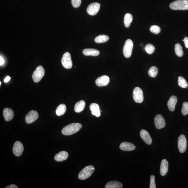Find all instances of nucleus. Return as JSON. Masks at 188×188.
Instances as JSON below:
<instances>
[{"label":"nucleus","instance_id":"nucleus-1","mask_svg":"<svg viewBox=\"0 0 188 188\" xmlns=\"http://www.w3.org/2000/svg\"><path fill=\"white\" fill-rule=\"evenodd\" d=\"M82 127V125L79 123H73L68 125L63 128L62 133L64 135L70 136L78 132Z\"/></svg>","mask_w":188,"mask_h":188},{"label":"nucleus","instance_id":"nucleus-2","mask_svg":"<svg viewBox=\"0 0 188 188\" xmlns=\"http://www.w3.org/2000/svg\"><path fill=\"white\" fill-rule=\"evenodd\" d=\"M170 7L173 10H188L187 0H178L172 2L170 4Z\"/></svg>","mask_w":188,"mask_h":188},{"label":"nucleus","instance_id":"nucleus-3","mask_svg":"<svg viewBox=\"0 0 188 188\" xmlns=\"http://www.w3.org/2000/svg\"><path fill=\"white\" fill-rule=\"evenodd\" d=\"M95 170V169L93 166H86L79 173L78 178L81 180H84L88 178L93 174Z\"/></svg>","mask_w":188,"mask_h":188},{"label":"nucleus","instance_id":"nucleus-4","mask_svg":"<svg viewBox=\"0 0 188 188\" xmlns=\"http://www.w3.org/2000/svg\"><path fill=\"white\" fill-rule=\"evenodd\" d=\"M45 70L42 66H40L36 68L33 72L32 78L35 83L39 82L44 76Z\"/></svg>","mask_w":188,"mask_h":188},{"label":"nucleus","instance_id":"nucleus-5","mask_svg":"<svg viewBox=\"0 0 188 188\" xmlns=\"http://www.w3.org/2000/svg\"><path fill=\"white\" fill-rule=\"evenodd\" d=\"M134 46L133 43L130 39L126 40L123 48V54L126 58L131 57Z\"/></svg>","mask_w":188,"mask_h":188},{"label":"nucleus","instance_id":"nucleus-6","mask_svg":"<svg viewBox=\"0 0 188 188\" xmlns=\"http://www.w3.org/2000/svg\"><path fill=\"white\" fill-rule=\"evenodd\" d=\"M61 63L66 69H70L72 66L71 55L68 52H66L63 55L61 59Z\"/></svg>","mask_w":188,"mask_h":188},{"label":"nucleus","instance_id":"nucleus-7","mask_svg":"<svg viewBox=\"0 0 188 188\" xmlns=\"http://www.w3.org/2000/svg\"><path fill=\"white\" fill-rule=\"evenodd\" d=\"M133 97L134 101L137 103H142L144 100V95L142 90L139 87H135L134 90Z\"/></svg>","mask_w":188,"mask_h":188},{"label":"nucleus","instance_id":"nucleus-8","mask_svg":"<svg viewBox=\"0 0 188 188\" xmlns=\"http://www.w3.org/2000/svg\"><path fill=\"white\" fill-rule=\"evenodd\" d=\"M178 147L179 152L181 153H184L186 150L187 140L184 134H181L178 138Z\"/></svg>","mask_w":188,"mask_h":188},{"label":"nucleus","instance_id":"nucleus-9","mask_svg":"<svg viewBox=\"0 0 188 188\" xmlns=\"http://www.w3.org/2000/svg\"><path fill=\"white\" fill-rule=\"evenodd\" d=\"M23 151L24 147L22 143L19 141H16L14 143L13 148V151L16 156H20L22 154Z\"/></svg>","mask_w":188,"mask_h":188},{"label":"nucleus","instance_id":"nucleus-10","mask_svg":"<svg viewBox=\"0 0 188 188\" xmlns=\"http://www.w3.org/2000/svg\"><path fill=\"white\" fill-rule=\"evenodd\" d=\"M100 5L98 3H93L90 4L87 8V13L91 16H95L99 12Z\"/></svg>","mask_w":188,"mask_h":188},{"label":"nucleus","instance_id":"nucleus-11","mask_svg":"<svg viewBox=\"0 0 188 188\" xmlns=\"http://www.w3.org/2000/svg\"><path fill=\"white\" fill-rule=\"evenodd\" d=\"M154 123L156 128L160 129L165 127L166 123L165 119L161 115L158 114L155 116Z\"/></svg>","mask_w":188,"mask_h":188},{"label":"nucleus","instance_id":"nucleus-12","mask_svg":"<svg viewBox=\"0 0 188 188\" xmlns=\"http://www.w3.org/2000/svg\"><path fill=\"white\" fill-rule=\"evenodd\" d=\"M39 115L38 113L35 110L29 112L25 117V121L27 124H31L35 122L38 118Z\"/></svg>","mask_w":188,"mask_h":188},{"label":"nucleus","instance_id":"nucleus-13","mask_svg":"<svg viewBox=\"0 0 188 188\" xmlns=\"http://www.w3.org/2000/svg\"><path fill=\"white\" fill-rule=\"evenodd\" d=\"M110 81V78L106 75H103L98 78L95 81L96 85L98 87H101L106 86Z\"/></svg>","mask_w":188,"mask_h":188},{"label":"nucleus","instance_id":"nucleus-14","mask_svg":"<svg viewBox=\"0 0 188 188\" xmlns=\"http://www.w3.org/2000/svg\"><path fill=\"white\" fill-rule=\"evenodd\" d=\"M141 138L146 144L150 145L152 142V139L148 132L145 130H142L140 132Z\"/></svg>","mask_w":188,"mask_h":188},{"label":"nucleus","instance_id":"nucleus-15","mask_svg":"<svg viewBox=\"0 0 188 188\" xmlns=\"http://www.w3.org/2000/svg\"><path fill=\"white\" fill-rule=\"evenodd\" d=\"M119 148L123 151H130L134 150L136 149V146L131 143L125 142L121 143Z\"/></svg>","mask_w":188,"mask_h":188},{"label":"nucleus","instance_id":"nucleus-16","mask_svg":"<svg viewBox=\"0 0 188 188\" xmlns=\"http://www.w3.org/2000/svg\"><path fill=\"white\" fill-rule=\"evenodd\" d=\"M3 114L4 119L6 121L11 120L14 116V113L11 109L5 108L4 109Z\"/></svg>","mask_w":188,"mask_h":188},{"label":"nucleus","instance_id":"nucleus-17","mask_svg":"<svg viewBox=\"0 0 188 188\" xmlns=\"http://www.w3.org/2000/svg\"><path fill=\"white\" fill-rule=\"evenodd\" d=\"M169 163L166 159L162 160L160 168V173L162 176H164L167 174L168 170Z\"/></svg>","mask_w":188,"mask_h":188},{"label":"nucleus","instance_id":"nucleus-18","mask_svg":"<svg viewBox=\"0 0 188 188\" xmlns=\"http://www.w3.org/2000/svg\"><path fill=\"white\" fill-rule=\"evenodd\" d=\"M177 102V98L176 96H172L169 100L167 105L169 109L171 112L174 111Z\"/></svg>","mask_w":188,"mask_h":188},{"label":"nucleus","instance_id":"nucleus-19","mask_svg":"<svg viewBox=\"0 0 188 188\" xmlns=\"http://www.w3.org/2000/svg\"><path fill=\"white\" fill-rule=\"evenodd\" d=\"M68 157V154L66 151H61L55 156L54 159L57 162L65 161Z\"/></svg>","mask_w":188,"mask_h":188},{"label":"nucleus","instance_id":"nucleus-20","mask_svg":"<svg viewBox=\"0 0 188 188\" xmlns=\"http://www.w3.org/2000/svg\"><path fill=\"white\" fill-rule=\"evenodd\" d=\"M83 53L86 56H97L100 54L99 51L93 48L84 49L83 51Z\"/></svg>","mask_w":188,"mask_h":188},{"label":"nucleus","instance_id":"nucleus-21","mask_svg":"<svg viewBox=\"0 0 188 188\" xmlns=\"http://www.w3.org/2000/svg\"><path fill=\"white\" fill-rule=\"evenodd\" d=\"M90 108L92 112V114L99 117L100 115V111L99 105L97 104L92 103L90 106Z\"/></svg>","mask_w":188,"mask_h":188},{"label":"nucleus","instance_id":"nucleus-22","mask_svg":"<svg viewBox=\"0 0 188 188\" xmlns=\"http://www.w3.org/2000/svg\"><path fill=\"white\" fill-rule=\"evenodd\" d=\"M122 187V184L116 181H109L105 186L106 188H121Z\"/></svg>","mask_w":188,"mask_h":188},{"label":"nucleus","instance_id":"nucleus-23","mask_svg":"<svg viewBox=\"0 0 188 188\" xmlns=\"http://www.w3.org/2000/svg\"><path fill=\"white\" fill-rule=\"evenodd\" d=\"M85 103L83 100H81L76 103L74 107V110L76 113H80L84 109Z\"/></svg>","mask_w":188,"mask_h":188},{"label":"nucleus","instance_id":"nucleus-24","mask_svg":"<svg viewBox=\"0 0 188 188\" xmlns=\"http://www.w3.org/2000/svg\"><path fill=\"white\" fill-rule=\"evenodd\" d=\"M133 20V16L131 14H126L124 19V23L126 27L128 28L130 26L131 23Z\"/></svg>","mask_w":188,"mask_h":188},{"label":"nucleus","instance_id":"nucleus-25","mask_svg":"<svg viewBox=\"0 0 188 188\" xmlns=\"http://www.w3.org/2000/svg\"><path fill=\"white\" fill-rule=\"evenodd\" d=\"M109 40V37L106 35H100L97 36L95 38V41L97 43H104L108 41Z\"/></svg>","mask_w":188,"mask_h":188},{"label":"nucleus","instance_id":"nucleus-26","mask_svg":"<svg viewBox=\"0 0 188 188\" xmlns=\"http://www.w3.org/2000/svg\"><path fill=\"white\" fill-rule=\"evenodd\" d=\"M66 110V106L65 104H61L57 107L56 110V114L58 116H61L65 114Z\"/></svg>","mask_w":188,"mask_h":188},{"label":"nucleus","instance_id":"nucleus-27","mask_svg":"<svg viewBox=\"0 0 188 188\" xmlns=\"http://www.w3.org/2000/svg\"><path fill=\"white\" fill-rule=\"evenodd\" d=\"M175 51L177 56L181 57L183 56L184 52L182 46L179 43L175 44Z\"/></svg>","mask_w":188,"mask_h":188},{"label":"nucleus","instance_id":"nucleus-28","mask_svg":"<svg viewBox=\"0 0 188 188\" xmlns=\"http://www.w3.org/2000/svg\"><path fill=\"white\" fill-rule=\"evenodd\" d=\"M178 84L179 87L183 88H187L188 86L187 81L184 78L181 76L179 77Z\"/></svg>","mask_w":188,"mask_h":188},{"label":"nucleus","instance_id":"nucleus-29","mask_svg":"<svg viewBox=\"0 0 188 188\" xmlns=\"http://www.w3.org/2000/svg\"><path fill=\"white\" fill-rule=\"evenodd\" d=\"M158 72L157 68L155 66H152L149 68L148 71V74L151 77L154 78L157 75Z\"/></svg>","mask_w":188,"mask_h":188},{"label":"nucleus","instance_id":"nucleus-30","mask_svg":"<svg viewBox=\"0 0 188 188\" xmlns=\"http://www.w3.org/2000/svg\"><path fill=\"white\" fill-rule=\"evenodd\" d=\"M145 50L147 53L149 54H153L154 52L155 48L153 45L148 44H147L145 48Z\"/></svg>","mask_w":188,"mask_h":188},{"label":"nucleus","instance_id":"nucleus-31","mask_svg":"<svg viewBox=\"0 0 188 188\" xmlns=\"http://www.w3.org/2000/svg\"><path fill=\"white\" fill-rule=\"evenodd\" d=\"M181 113L184 116L188 114V103L187 102H185L183 103Z\"/></svg>","mask_w":188,"mask_h":188},{"label":"nucleus","instance_id":"nucleus-32","mask_svg":"<svg viewBox=\"0 0 188 188\" xmlns=\"http://www.w3.org/2000/svg\"><path fill=\"white\" fill-rule=\"evenodd\" d=\"M150 31L151 33L157 34L160 33V31H161V29L159 27L157 26V25H152L150 27Z\"/></svg>","mask_w":188,"mask_h":188},{"label":"nucleus","instance_id":"nucleus-33","mask_svg":"<svg viewBox=\"0 0 188 188\" xmlns=\"http://www.w3.org/2000/svg\"><path fill=\"white\" fill-rule=\"evenodd\" d=\"M150 188H156L155 183V177L154 175H151L150 179Z\"/></svg>","mask_w":188,"mask_h":188},{"label":"nucleus","instance_id":"nucleus-34","mask_svg":"<svg viewBox=\"0 0 188 188\" xmlns=\"http://www.w3.org/2000/svg\"><path fill=\"white\" fill-rule=\"evenodd\" d=\"M81 1L82 0H72V5L74 8H78L81 5Z\"/></svg>","mask_w":188,"mask_h":188},{"label":"nucleus","instance_id":"nucleus-35","mask_svg":"<svg viewBox=\"0 0 188 188\" xmlns=\"http://www.w3.org/2000/svg\"><path fill=\"white\" fill-rule=\"evenodd\" d=\"M184 40L186 48H188V37H185Z\"/></svg>","mask_w":188,"mask_h":188},{"label":"nucleus","instance_id":"nucleus-36","mask_svg":"<svg viewBox=\"0 0 188 188\" xmlns=\"http://www.w3.org/2000/svg\"><path fill=\"white\" fill-rule=\"evenodd\" d=\"M5 63V60L1 55L0 56V65L2 66Z\"/></svg>","mask_w":188,"mask_h":188},{"label":"nucleus","instance_id":"nucleus-37","mask_svg":"<svg viewBox=\"0 0 188 188\" xmlns=\"http://www.w3.org/2000/svg\"><path fill=\"white\" fill-rule=\"evenodd\" d=\"M18 187H17V186L14 184H12L10 185L9 186H8L5 187V188H18Z\"/></svg>","mask_w":188,"mask_h":188},{"label":"nucleus","instance_id":"nucleus-38","mask_svg":"<svg viewBox=\"0 0 188 188\" xmlns=\"http://www.w3.org/2000/svg\"><path fill=\"white\" fill-rule=\"evenodd\" d=\"M10 78L9 76H7V77H6V78L4 80V82L5 83H7L8 82H9L10 80Z\"/></svg>","mask_w":188,"mask_h":188},{"label":"nucleus","instance_id":"nucleus-39","mask_svg":"<svg viewBox=\"0 0 188 188\" xmlns=\"http://www.w3.org/2000/svg\"><path fill=\"white\" fill-rule=\"evenodd\" d=\"M0 84H1V82H0Z\"/></svg>","mask_w":188,"mask_h":188}]
</instances>
